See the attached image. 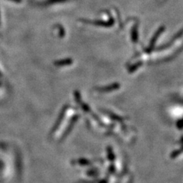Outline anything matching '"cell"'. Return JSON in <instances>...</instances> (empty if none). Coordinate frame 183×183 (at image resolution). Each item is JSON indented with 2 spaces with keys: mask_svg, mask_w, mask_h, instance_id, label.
Listing matches in <instances>:
<instances>
[{
  "mask_svg": "<svg viewBox=\"0 0 183 183\" xmlns=\"http://www.w3.org/2000/svg\"><path fill=\"white\" fill-rule=\"evenodd\" d=\"M9 1L14 2H15V3H21V0H9Z\"/></svg>",
  "mask_w": 183,
  "mask_h": 183,
  "instance_id": "cell-1",
  "label": "cell"
},
{
  "mask_svg": "<svg viewBox=\"0 0 183 183\" xmlns=\"http://www.w3.org/2000/svg\"><path fill=\"white\" fill-rule=\"evenodd\" d=\"M0 24H1V19H0Z\"/></svg>",
  "mask_w": 183,
  "mask_h": 183,
  "instance_id": "cell-2",
  "label": "cell"
}]
</instances>
